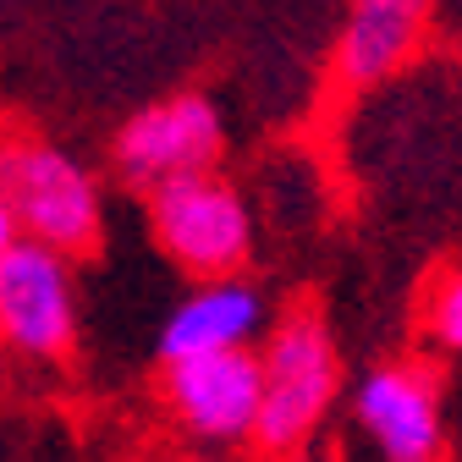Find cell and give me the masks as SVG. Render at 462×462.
Wrapping results in <instances>:
<instances>
[{
    "mask_svg": "<svg viewBox=\"0 0 462 462\" xmlns=\"http://www.w3.org/2000/svg\"><path fill=\"white\" fill-rule=\"evenodd\" d=\"M0 204L28 243L61 248L72 259L94 254L105 237V193L94 171L23 127H0Z\"/></svg>",
    "mask_w": 462,
    "mask_h": 462,
    "instance_id": "1",
    "label": "cell"
},
{
    "mask_svg": "<svg viewBox=\"0 0 462 462\" xmlns=\"http://www.w3.org/2000/svg\"><path fill=\"white\" fill-rule=\"evenodd\" d=\"M259 369H264V396L254 419V446L264 457H292L314 435L341 385L330 325L314 309H292L259 346Z\"/></svg>",
    "mask_w": 462,
    "mask_h": 462,
    "instance_id": "2",
    "label": "cell"
},
{
    "mask_svg": "<svg viewBox=\"0 0 462 462\" xmlns=\"http://www.w3.org/2000/svg\"><path fill=\"white\" fill-rule=\"evenodd\" d=\"M149 231L171 264L188 275H237L254 248V220L220 171H188L160 188H149Z\"/></svg>",
    "mask_w": 462,
    "mask_h": 462,
    "instance_id": "3",
    "label": "cell"
},
{
    "mask_svg": "<svg viewBox=\"0 0 462 462\" xmlns=\"http://www.w3.org/2000/svg\"><path fill=\"white\" fill-rule=\"evenodd\" d=\"M0 346L33 364H55L78 346L72 254L28 237L0 254Z\"/></svg>",
    "mask_w": 462,
    "mask_h": 462,
    "instance_id": "4",
    "label": "cell"
},
{
    "mask_svg": "<svg viewBox=\"0 0 462 462\" xmlns=\"http://www.w3.org/2000/svg\"><path fill=\"white\" fill-rule=\"evenodd\" d=\"M226 149V127L209 94H171L149 110H138L133 122L116 133V177L133 188H160L171 177H188V171H215Z\"/></svg>",
    "mask_w": 462,
    "mask_h": 462,
    "instance_id": "5",
    "label": "cell"
},
{
    "mask_svg": "<svg viewBox=\"0 0 462 462\" xmlns=\"http://www.w3.org/2000/svg\"><path fill=\"white\" fill-rule=\"evenodd\" d=\"M160 396L171 419L199 440H254L264 369L254 346L231 353H199V358H165Z\"/></svg>",
    "mask_w": 462,
    "mask_h": 462,
    "instance_id": "6",
    "label": "cell"
},
{
    "mask_svg": "<svg viewBox=\"0 0 462 462\" xmlns=\"http://www.w3.org/2000/svg\"><path fill=\"white\" fill-rule=\"evenodd\" d=\"M353 408L391 462H430L440 451V374L419 358L369 369L353 391Z\"/></svg>",
    "mask_w": 462,
    "mask_h": 462,
    "instance_id": "7",
    "label": "cell"
},
{
    "mask_svg": "<svg viewBox=\"0 0 462 462\" xmlns=\"http://www.w3.org/2000/svg\"><path fill=\"white\" fill-rule=\"evenodd\" d=\"M264 325V292L243 275H204L193 292L165 314L160 325V358H199L254 346Z\"/></svg>",
    "mask_w": 462,
    "mask_h": 462,
    "instance_id": "8",
    "label": "cell"
},
{
    "mask_svg": "<svg viewBox=\"0 0 462 462\" xmlns=\"http://www.w3.org/2000/svg\"><path fill=\"white\" fill-rule=\"evenodd\" d=\"M430 23V0H353V12L336 39V78L346 88L385 83L396 67H408Z\"/></svg>",
    "mask_w": 462,
    "mask_h": 462,
    "instance_id": "9",
    "label": "cell"
},
{
    "mask_svg": "<svg viewBox=\"0 0 462 462\" xmlns=\"http://www.w3.org/2000/svg\"><path fill=\"white\" fill-rule=\"evenodd\" d=\"M430 330H435V341L446 346V353L462 358V270H451L435 286V298H430Z\"/></svg>",
    "mask_w": 462,
    "mask_h": 462,
    "instance_id": "10",
    "label": "cell"
},
{
    "mask_svg": "<svg viewBox=\"0 0 462 462\" xmlns=\"http://www.w3.org/2000/svg\"><path fill=\"white\" fill-rule=\"evenodd\" d=\"M17 237H23V231H17V220H12V209H6V204H0V254H6V248H12Z\"/></svg>",
    "mask_w": 462,
    "mask_h": 462,
    "instance_id": "11",
    "label": "cell"
},
{
    "mask_svg": "<svg viewBox=\"0 0 462 462\" xmlns=\"http://www.w3.org/2000/svg\"><path fill=\"white\" fill-rule=\"evenodd\" d=\"M430 462H435V457H430Z\"/></svg>",
    "mask_w": 462,
    "mask_h": 462,
    "instance_id": "12",
    "label": "cell"
}]
</instances>
